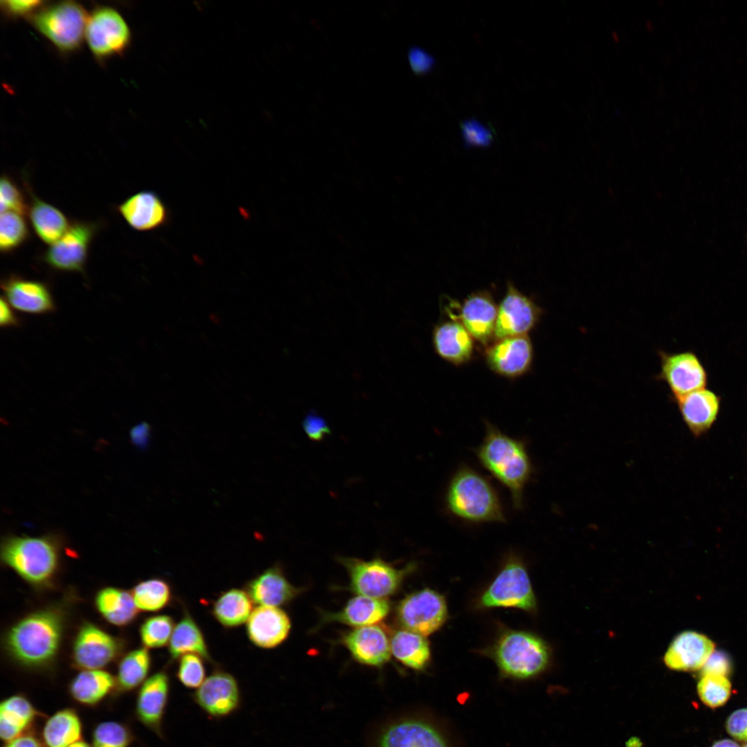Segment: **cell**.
<instances>
[{"label":"cell","mask_w":747,"mask_h":747,"mask_svg":"<svg viewBox=\"0 0 747 747\" xmlns=\"http://www.w3.org/2000/svg\"><path fill=\"white\" fill-rule=\"evenodd\" d=\"M174 627V620L170 616L156 615L147 618L139 630L144 647L160 648L169 644Z\"/></svg>","instance_id":"41"},{"label":"cell","mask_w":747,"mask_h":747,"mask_svg":"<svg viewBox=\"0 0 747 747\" xmlns=\"http://www.w3.org/2000/svg\"><path fill=\"white\" fill-rule=\"evenodd\" d=\"M139 610L158 611L170 604L172 591L169 584L161 578H151L138 583L132 589Z\"/></svg>","instance_id":"38"},{"label":"cell","mask_w":747,"mask_h":747,"mask_svg":"<svg viewBox=\"0 0 747 747\" xmlns=\"http://www.w3.org/2000/svg\"><path fill=\"white\" fill-rule=\"evenodd\" d=\"M194 701L210 717L220 719L236 712L241 705V691L235 677L214 670L192 694Z\"/></svg>","instance_id":"14"},{"label":"cell","mask_w":747,"mask_h":747,"mask_svg":"<svg viewBox=\"0 0 747 747\" xmlns=\"http://www.w3.org/2000/svg\"><path fill=\"white\" fill-rule=\"evenodd\" d=\"M475 454L483 467L509 490L514 508L521 509L533 471L525 444L486 422L484 438Z\"/></svg>","instance_id":"1"},{"label":"cell","mask_w":747,"mask_h":747,"mask_svg":"<svg viewBox=\"0 0 747 747\" xmlns=\"http://www.w3.org/2000/svg\"><path fill=\"white\" fill-rule=\"evenodd\" d=\"M391 654L402 663L414 670H423L430 663L431 652L424 636L402 629L390 638Z\"/></svg>","instance_id":"33"},{"label":"cell","mask_w":747,"mask_h":747,"mask_svg":"<svg viewBox=\"0 0 747 747\" xmlns=\"http://www.w3.org/2000/svg\"><path fill=\"white\" fill-rule=\"evenodd\" d=\"M482 608L515 607L533 611L536 600L527 571L516 557H510L481 596Z\"/></svg>","instance_id":"8"},{"label":"cell","mask_w":747,"mask_h":747,"mask_svg":"<svg viewBox=\"0 0 747 747\" xmlns=\"http://www.w3.org/2000/svg\"><path fill=\"white\" fill-rule=\"evenodd\" d=\"M118 211L127 224L138 231H151L165 225L169 211L160 196L151 190L137 192L124 200Z\"/></svg>","instance_id":"17"},{"label":"cell","mask_w":747,"mask_h":747,"mask_svg":"<svg viewBox=\"0 0 747 747\" xmlns=\"http://www.w3.org/2000/svg\"><path fill=\"white\" fill-rule=\"evenodd\" d=\"M380 747H447L431 726L418 721H405L389 728L382 735Z\"/></svg>","instance_id":"29"},{"label":"cell","mask_w":747,"mask_h":747,"mask_svg":"<svg viewBox=\"0 0 747 747\" xmlns=\"http://www.w3.org/2000/svg\"><path fill=\"white\" fill-rule=\"evenodd\" d=\"M681 415L690 432L699 436L707 432L716 421L720 409V397L703 388L675 399Z\"/></svg>","instance_id":"25"},{"label":"cell","mask_w":747,"mask_h":747,"mask_svg":"<svg viewBox=\"0 0 747 747\" xmlns=\"http://www.w3.org/2000/svg\"><path fill=\"white\" fill-rule=\"evenodd\" d=\"M46 1L35 0H9L0 2L1 9L4 15L10 19L28 18L30 19L44 6Z\"/></svg>","instance_id":"46"},{"label":"cell","mask_w":747,"mask_h":747,"mask_svg":"<svg viewBox=\"0 0 747 747\" xmlns=\"http://www.w3.org/2000/svg\"><path fill=\"white\" fill-rule=\"evenodd\" d=\"M0 210L15 212L21 215L28 212V206L21 190L7 175H3L0 181Z\"/></svg>","instance_id":"44"},{"label":"cell","mask_w":747,"mask_h":747,"mask_svg":"<svg viewBox=\"0 0 747 747\" xmlns=\"http://www.w3.org/2000/svg\"><path fill=\"white\" fill-rule=\"evenodd\" d=\"M5 747H41L37 739L33 735H20L8 742Z\"/></svg>","instance_id":"53"},{"label":"cell","mask_w":747,"mask_h":747,"mask_svg":"<svg viewBox=\"0 0 747 747\" xmlns=\"http://www.w3.org/2000/svg\"><path fill=\"white\" fill-rule=\"evenodd\" d=\"M396 617L403 629L425 636L446 621V601L441 594L425 588L403 598L396 608Z\"/></svg>","instance_id":"9"},{"label":"cell","mask_w":747,"mask_h":747,"mask_svg":"<svg viewBox=\"0 0 747 747\" xmlns=\"http://www.w3.org/2000/svg\"><path fill=\"white\" fill-rule=\"evenodd\" d=\"M390 609L385 599L360 596L351 598L337 613L326 615V621H336L358 627L372 625L385 618Z\"/></svg>","instance_id":"28"},{"label":"cell","mask_w":747,"mask_h":747,"mask_svg":"<svg viewBox=\"0 0 747 747\" xmlns=\"http://www.w3.org/2000/svg\"><path fill=\"white\" fill-rule=\"evenodd\" d=\"M697 688L701 701L711 708L724 705L731 694V683L728 676L718 674H701Z\"/></svg>","instance_id":"40"},{"label":"cell","mask_w":747,"mask_h":747,"mask_svg":"<svg viewBox=\"0 0 747 747\" xmlns=\"http://www.w3.org/2000/svg\"><path fill=\"white\" fill-rule=\"evenodd\" d=\"M123 647L120 638L86 622L81 626L75 638L73 664L83 670H100L117 658Z\"/></svg>","instance_id":"12"},{"label":"cell","mask_w":747,"mask_h":747,"mask_svg":"<svg viewBox=\"0 0 747 747\" xmlns=\"http://www.w3.org/2000/svg\"><path fill=\"white\" fill-rule=\"evenodd\" d=\"M96 60L122 55L131 41V30L122 14L109 6H98L89 14L85 39Z\"/></svg>","instance_id":"7"},{"label":"cell","mask_w":747,"mask_h":747,"mask_svg":"<svg viewBox=\"0 0 747 747\" xmlns=\"http://www.w3.org/2000/svg\"><path fill=\"white\" fill-rule=\"evenodd\" d=\"M503 674L526 679L542 672L549 661L546 643L533 633L506 630L486 651Z\"/></svg>","instance_id":"5"},{"label":"cell","mask_w":747,"mask_h":747,"mask_svg":"<svg viewBox=\"0 0 747 747\" xmlns=\"http://www.w3.org/2000/svg\"><path fill=\"white\" fill-rule=\"evenodd\" d=\"M743 747H747V741H746V743L744 744V745L743 746Z\"/></svg>","instance_id":"56"},{"label":"cell","mask_w":747,"mask_h":747,"mask_svg":"<svg viewBox=\"0 0 747 747\" xmlns=\"http://www.w3.org/2000/svg\"><path fill=\"white\" fill-rule=\"evenodd\" d=\"M62 611L54 608L32 613L15 624L6 636V647L17 662L30 667L50 663L57 654L64 629Z\"/></svg>","instance_id":"2"},{"label":"cell","mask_w":747,"mask_h":747,"mask_svg":"<svg viewBox=\"0 0 747 747\" xmlns=\"http://www.w3.org/2000/svg\"><path fill=\"white\" fill-rule=\"evenodd\" d=\"M711 747H741L740 745L736 741L729 739H723L715 741Z\"/></svg>","instance_id":"54"},{"label":"cell","mask_w":747,"mask_h":747,"mask_svg":"<svg viewBox=\"0 0 747 747\" xmlns=\"http://www.w3.org/2000/svg\"><path fill=\"white\" fill-rule=\"evenodd\" d=\"M29 230L23 215L15 212H4L0 216V250L10 252L24 243L29 238Z\"/></svg>","instance_id":"39"},{"label":"cell","mask_w":747,"mask_h":747,"mask_svg":"<svg viewBox=\"0 0 747 747\" xmlns=\"http://www.w3.org/2000/svg\"><path fill=\"white\" fill-rule=\"evenodd\" d=\"M0 324L2 327L15 326L18 323L11 306L5 298H1L0 303Z\"/></svg>","instance_id":"51"},{"label":"cell","mask_w":747,"mask_h":747,"mask_svg":"<svg viewBox=\"0 0 747 747\" xmlns=\"http://www.w3.org/2000/svg\"><path fill=\"white\" fill-rule=\"evenodd\" d=\"M290 625L288 616L279 607L258 606L246 622V633L254 645L271 649L287 638Z\"/></svg>","instance_id":"19"},{"label":"cell","mask_w":747,"mask_h":747,"mask_svg":"<svg viewBox=\"0 0 747 747\" xmlns=\"http://www.w3.org/2000/svg\"><path fill=\"white\" fill-rule=\"evenodd\" d=\"M533 354L532 344L527 335L497 340L486 352L490 368L508 378L521 376L528 371Z\"/></svg>","instance_id":"16"},{"label":"cell","mask_w":747,"mask_h":747,"mask_svg":"<svg viewBox=\"0 0 747 747\" xmlns=\"http://www.w3.org/2000/svg\"><path fill=\"white\" fill-rule=\"evenodd\" d=\"M169 694V678L165 670L159 671L142 683L136 702L139 720L158 736H163V720Z\"/></svg>","instance_id":"20"},{"label":"cell","mask_w":747,"mask_h":747,"mask_svg":"<svg viewBox=\"0 0 747 747\" xmlns=\"http://www.w3.org/2000/svg\"><path fill=\"white\" fill-rule=\"evenodd\" d=\"M245 590L258 606L275 607L287 604L299 593V589L289 582L277 565L249 580Z\"/></svg>","instance_id":"24"},{"label":"cell","mask_w":747,"mask_h":747,"mask_svg":"<svg viewBox=\"0 0 747 747\" xmlns=\"http://www.w3.org/2000/svg\"><path fill=\"white\" fill-rule=\"evenodd\" d=\"M464 143L468 147H488L493 140L490 128L474 118L463 121L461 124Z\"/></svg>","instance_id":"45"},{"label":"cell","mask_w":747,"mask_h":747,"mask_svg":"<svg viewBox=\"0 0 747 747\" xmlns=\"http://www.w3.org/2000/svg\"><path fill=\"white\" fill-rule=\"evenodd\" d=\"M149 432V425L142 423L133 429L131 436L138 445L144 446L147 443Z\"/></svg>","instance_id":"52"},{"label":"cell","mask_w":747,"mask_h":747,"mask_svg":"<svg viewBox=\"0 0 747 747\" xmlns=\"http://www.w3.org/2000/svg\"><path fill=\"white\" fill-rule=\"evenodd\" d=\"M350 575L351 589L358 595L384 599L400 587L405 571L397 569L380 558L365 561L340 557Z\"/></svg>","instance_id":"10"},{"label":"cell","mask_w":747,"mask_h":747,"mask_svg":"<svg viewBox=\"0 0 747 747\" xmlns=\"http://www.w3.org/2000/svg\"><path fill=\"white\" fill-rule=\"evenodd\" d=\"M129 731L117 722L107 721L99 724L93 736V747H127L131 742Z\"/></svg>","instance_id":"43"},{"label":"cell","mask_w":747,"mask_h":747,"mask_svg":"<svg viewBox=\"0 0 747 747\" xmlns=\"http://www.w3.org/2000/svg\"><path fill=\"white\" fill-rule=\"evenodd\" d=\"M407 57L413 72L418 75H425L430 72L435 65L434 58L420 47L410 48Z\"/></svg>","instance_id":"49"},{"label":"cell","mask_w":747,"mask_h":747,"mask_svg":"<svg viewBox=\"0 0 747 747\" xmlns=\"http://www.w3.org/2000/svg\"><path fill=\"white\" fill-rule=\"evenodd\" d=\"M253 603L245 589L232 588L216 598L211 612L223 627L234 628L247 622L253 611Z\"/></svg>","instance_id":"32"},{"label":"cell","mask_w":747,"mask_h":747,"mask_svg":"<svg viewBox=\"0 0 747 747\" xmlns=\"http://www.w3.org/2000/svg\"><path fill=\"white\" fill-rule=\"evenodd\" d=\"M60 542L50 535L39 537L10 535L1 546V560L28 583L49 586L59 565Z\"/></svg>","instance_id":"3"},{"label":"cell","mask_w":747,"mask_h":747,"mask_svg":"<svg viewBox=\"0 0 747 747\" xmlns=\"http://www.w3.org/2000/svg\"><path fill=\"white\" fill-rule=\"evenodd\" d=\"M730 670V661L727 655L721 652H714L701 668V674L711 673L728 676Z\"/></svg>","instance_id":"50"},{"label":"cell","mask_w":747,"mask_h":747,"mask_svg":"<svg viewBox=\"0 0 747 747\" xmlns=\"http://www.w3.org/2000/svg\"><path fill=\"white\" fill-rule=\"evenodd\" d=\"M172 661L186 654H195L212 663L208 647L200 627L187 611L175 625L168 644Z\"/></svg>","instance_id":"30"},{"label":"cell","mask_w":747,"mask_h":747,"mask_svg":"<svg viewBox=\"0 0 747 747\" xmlns=\"http://www.w3.org/2000/svg\"><path fill=\"white\" fill-rule=\"evenodd\" d=\"M445 504L453 515L464 521L506 522L495 489L483 476L468 466L461 467L450 479Z\"/></svg>","instance_id":"4"},{"label":"cell","mask_w":747,"mask_h":747,"mask_svg":"<svg viewBox=\"0 0 747 747\" xmlns=\"http://www.w3.org/2000/svg\"><path fill=\"white\" fill-rule=\"evenodd\" d=\"M81 732V722L77 714L64 709L46 721L43 739L47 747H68L80 739Z\"/></svg>","instance_id":"36"},{"label":"cell","mask_w":747,"mask_h":747,"mask_svg":"<svg viewBox=\"0 0 747 747\" xmlns=\"http://www.w3.org/2000/svg\"><path fill=\"white\" fill-rule=\"evenodd\" d=\"M151 665L147 648L134 649L126 654L118 665L117 682L122 690H131L146 680Z\"/></svg>","instance_id":"37"},{"label":"cell","mask_w":747,"mask_h":747,"mask_svg":"<svg viewBox=\"0 0 747 747\" xmlns=\"http://www.w3.org/2000/svg\"><path fill=\"white\" fill-rule=\"evenodd\" d=\"M26 188L30 196L28 213L33 228L43 242L51 245L66 233L71 223L62 211L35 196L28 185Z\"/></svg>","instance_id":"27"},{"label":"cell","mask_w":747,"mask_h":747,"mask_svg":"<svg viewBox=\"0 0 747 747\" xmlns=\"http://www.w3.org/2000/svg\"><path fill=\"white\" fill-rule=\"evenodd\" d=\"M89 15L74 1L44 6L30 19L33 26L63 54L79 50L85 39Z\"/></svg>","instance_id":"6"},{"label":"cell","mask_w":747,"mask_h":747,"mask_svg":"<svg viewBox=\"0 0 747 747\" xmlns=\"http://www.w3.org/2000/svg\"><path fill=\"white\" fill-rule=\"evenodd\" d=\"M97 228L94 223L73 222L66 233L45 252L43 260L57 270L82 272Z\"/></svg>","instance_id":"11"},{"label":"cell","mask_w":747,"mask_h":747,"mask_svg":"<svg viewBox=\"0 0 747 747\" xmlns=\"http://www.w3.org/2000/svg\"><path fill=\"white\" fill-rule=\"evenodd\" d=\"M725 727L727 732L736 740L747 741V708L732 712L728 717Z\"/></svg>","instance_id":"48"},{"label":"cell","mask_w":747,"mask_h":747,"mask_svg":"<svg viewBox=\"0 0 747 747\" xmlns=\"http://www.w3.org/2000/svg\"><path fill=\"white\" fill-rule=\"evenodd\" d=\"M342 642L355 660L360 663L380 666L391 657L390 640L378 625L357 627L343 637Z\"/></svg>","instance_id":"21"},{"label":"cell","mask_w":747,"mask_h":747,"mask_svg":"<svg viewBox=\"0 0 747 747\" xmlns=\"http://www.w3.org/2000/svg\"><path fill=\"white\" fill-rule=\"evenodd\" d=\"M95 605L107 621L120 627L132 622L139 610L131 592L115 587L100 590L95 596Z\"/></svg>","instance_id":"31"},{"label":"cell","mask_w":747,"mask_h":747,"mask_svg":"<svg viewBox=\"0 0 747 747\" xmlns=\"http://www.w3.org/2000/svg\"><path fill=\"white\" fill-rule=\"evenodd\" d=\"M68 747H90L86 742L77 741Z\"/></svg>","instance_id":"55"},{"label":"cell","mask_w":747,"mask_h":747,"mask_svg":"<svg viewBox=\"0 0 747 747\" xmlns=\"http://www.w3.org/2000/svg\"><path fill=\"white\" fill-rule=\"evenodd\" d=\"M178 660V680L187 688L197 689L206 679L204 659L195 654H186Z\"/></svg>","instance_id":"42"},{"label":"cell","mask_w":747,"mask_h":747,"mask_svg":"<svg viewBox=\"0 0 747 747\" xmlns=\"http://www.w3.org/2000/svg\"><path fill=\"white\" fill-rule=\"evenodd\" d=\"M114 685L113 676L106 671L83 670L72 681L70 692L77 701L93 705L102 700Z\"/></svg>","instance_id":"35"},{"label":"cell","mask_w":747,"mask_h":747,"mask_svg":"<svg viewBox=\"0 0 747 747\" xmlns=\"http://www.w3.org/2000/svg\"><path fill=\"white\" fill-rule=\"evenodd\" d=\"M1 288L7 302L19 311L44 314L55 310L50 290L43 282L12 276L2 281Z\"/></svg>","instance_id":"23"},{"label":"cell","mask_w":747,"mask_h":747,"mask_svg":"<svg viewBox=\"0 0 747 747\" xmlns=\"http://www.w3.org/2000/svg\"><path fill=\"white\" fill-rule=\"evenodd\" d=\"M473 339L461 322L454 319L436 326L432 335L436 353L454 365L470 360L473 352Z\"/></svg>","instance_id":"26"},{"label":"cell","mask_w":747,"mask_h":747,"mask_svg":"<svg viewBox=\"0 0 747 747\" xmlns=\"http://www.w3.org/2000/svg\"><path fill=\"white\" fill-rule=\"evenodd\" d=\"M36 714L31 703L25 697L12 696L0 706V735L7 742L20 736Z\"/></svg>","instance_id":"34"},{"label":"cell","mask_w":747,"mask_h":747,"mask_svg":"<svg viewBox=\"0 0 747 747\" xmlns=\"http://www.w3.org/2000/svg\"><path fill=\"white\" fill-rule=\"evenodd\" d=\"M497 315V306L491 295L480 291L465 299L459 313L451 317L459 320L474 339L486 344L494 335Z\"/></svg>","instance_id":"22"},{"label":"cell","mask_w":747,"mask_h":747,"mask_svg":"<svg viewBox=\"0 0 747 747\" xmlns=\"http://www.w3.org/2000/svg\"><path fill=\"white\" fill-rule=\"evenodd\" d=\"M659 356L658 378L667 384L674 399L706 388L707 373L694 353H669L661 351Z\"/></svg>","instance_id":"13"},{"label":"cell","mask_w":747,"mask_h":747,"mask_svg":"<svg viewBox=\"0 0 747 747\" xmlns=\"http://www.w3.org/2000/svg\"><path fill=\"white\" fill-rule=\"evenodd\" d=\"M302 427L308 437L315 441H322L331 433L326 420L313 411L305 416Z\"/></svg>","instance_id":"47"},{"label":"cell","mask_w":747,"mask_h":747,"mask_svg":"<svg viewBox=\"0 0 747 747\" xmlns=\"http://www.w3.org/2000/svg\"><path fill=\"white\" fill-rule=\"evenodd\" d=\"M541 310L528 297L508 283L506 293L497 306L495 326V340L527 335L535 325Z\"/></svg>","instance_id":"15"},{"label":"cell","mask_w":747,"mask_h":747,"mask_svg":"<svg viewBox=\"0 0 747 747\" xmlns=\"http://www.w3.org/2000/svg\"><path fill=\"white\" fill-rule=\"evenodd\" d=\"M714 652V644L703 634L685 631L670 643L664 656L665 665L677 671L700 670Z\"/></svg>","instance_id":"18"}]
</instances>
